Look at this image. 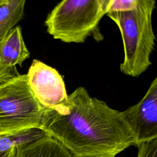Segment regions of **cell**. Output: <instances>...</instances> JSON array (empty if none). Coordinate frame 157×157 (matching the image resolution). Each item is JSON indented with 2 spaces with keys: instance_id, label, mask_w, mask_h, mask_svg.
<instances>
[{
  "instance_id": "cell-2",
  "label": "cell",
  "mask_w": 157,
  "mask_h": 157,
  "mask_svg": "<svg viewBox=\"0 0 157 157\" xmlns=\"http://www.w3.org/2000/svg\"><path fill=\"white\" fill-rule=\"evenodd\" d=\"M155 7V0H137L133 10L106 14L120 31L124 58L120 69L128 76L138 77L152 64L150 56L156 41L152 14Z\"/></svg>"
},
{
  "instance_id": "cell-5",
  "label": "cell",
  "mask_w": 157,
  "mask_h": 157,
  "mask_svg": "<svg viewBox=\"0 0 157 157\" xmlns=\"http://www.w3.org/2000/svg\"><path fill=\"white\" fill-rule=\"evenodd\" d=\"M26 75L34 96L44 108L53 107L66 100L64 82L55 68L33 59Z\"/></svg>"
},
{
  "instance_id": "cell-11",
  "label": "cell",
  "mask_w": 157,
  "mask_h": 157,
  "mask_svg": "<svg viewBox=\"0 0 157 157\" xmlns=\"http://www.w3.org/2000/svg\"><path fill=\"white\" fill-rule=\"evenodd\" d=\"M137 157H157V138L138 144Z\"/></svg>"
},
{
  "instance_id": "cell-6",
  "label": "cell",
  "mask_w": 157,
  "mask_h": 157,
  "mask_svg": "<svg viewBox=\"0 0 157 157\" xmlns=\"http://www.w3.org/2000/svg\"><path fill=\"white\" fill-rule=\"evenodd\" d=\"M122 113L135 136L136 146L157 138V78L152 81L140 102Z\"/></svg>"
},
{
  "instance_id": "cell-10",
  "label": "cell",
  "mask_w": 157,
  "mask_h": 157,
  "mask_svg": "<svg viewBox=\"0 0 157 157\" xmlns=\"http://www.w3.org/2000/svg\"><path fill=\"white\" fill-rule=\"evenodd\" d=\"M45 136L40 128H33L18 132L0 136V151L28 145Z\"/></svg>"
},
{
  "instance_id": "cell-8",
  "label": "cell",
  "mask_w": 157,
  "mask_h": 157,
  "mask_svg": "<svg viewBox=\"0 0 157 157\" xmlns=\"http://www.w3.org/2000/svg\"><path fill=\"white\" fill-rule=\"evenodd\" d=\"M15 157H74L52 137L45 136L16 148Z\"/></svg>"
},
{
  "instance_id": "cell-14",
  "label": "cell",
  "mask_w": 157,
  "mask_h": 157,
  "mask_svg": "<svg viewBox=\"0 0 157 157\" xmlns=\"http://www.w3.org/2000/svg\"><path fill=\"white\" fill-rule=\"evenodd\" d=\"M7 1H8V0H0V5L2 4H3V3L6 2Z\"/></svg>"
},
{
  "instance_id": "cell-4",
  "label": "cell",
  "mask_w": 157,
  "mask_h": 157,
  "mask_svg": "<svg viewBox=\"0 0 157 157\" xmlns=\"http://www.w3.org/2000/svg\"><path fill=\"white\" fill-rule=\"evenodd\" d=\"M44 110L30 88L26 74L0 84V136L39 128Z\"/></svg>"
},
{
  "instance_id": "cell-1",
  "label": "cell",
  "mask_w": 157,
  "mask_h": 157,
  "mask_svg": "<svg viewBox=\"0 0 157 157\" xmlns=\"http://www.w3.org/2000/svg\"><path fill=\"white\" fill-rule=\"evenodd\" d=\"M39 128L74 157H115L135 136L122 112L77 88L61 104L45 109Z\"/></svg>"
},
{
  "instance_id": "cell-13",
  "label": "cell",
  "mask_w": 157,
  "mask_h": 157,
  "mask_svg": "<svg viewBox=\"0 0 157 157\" xmlns=\"http://www.w3.org/2000/svg\"><path fill=\"white\" fill-rule=\"evenodd\" d=\"M16 148H12L5 151H0V157H15Z\"/></svg>"
},
{
  "instance_id": "cell-9",
  "label": "cell",
  "mask_w": 157,
  "mask_h": 157,
  "mask_svg": "<svg viewBox=\"0 0 157 157\" xmlns=\"http://www.w3.org/2000/svg\"><path fill=\"white\" fill-rule=\"evenodd\" d=\"M26 0H8L0 5V39L23 18Z\"/></svg>"
},
{
  "instance_id": "cell-12",
  "label": "cell",
  "mask_w": 157,
  "mask_h": 157,
  "mask_svg": "<svg viewBox=\"0 0 157 157\" xmlns=\"http://www.w3.org/2000/svg\"><path fill=\"white\" fill-rule=\"evenodd\" d=\"M136 5L137 0H112L107 13L131 10Z\"/></svg>"
},
{
  "instance_id": "cell-3",
  "label": "cell",
  "mask_w": 157,
  "mask_h": 157,
  "mask_svg": "<svg viewBox=\"0 0 157 157\" xmlns=\"http://www.w3.org/2000/svg\"><path fill=\"white\" fill-rule=\"evenodd\" d=\"M112 1L61 0L44 21L47 32L65 43H83L96 33Z\"/></svg>"
},
{
  "instance_id": "cell-7",
  "label": "cell",
  "mask_w": 157,
  "mask_h": 157,
  "mask_svg": "<svg viewBox=\"0 0 157 157\" xmlns=\"http://www.w3.org/2000/svg\"><path fill=\"white\" fill-rule=\"evenodd\" d=\"M30 57L19 26L0 39V84L20 75L17 66Z\"/></svg>"
}]
</instances>
